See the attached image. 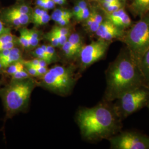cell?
<instances>
[{
	"mask_svg": "<svg viewBox=\"0 0 149 149\" xmlns=\"http://www.w3.org/2000/svg\"><path fill=\"white\" fill-rule=\"evenodd\" d=\"M44 2H45L46 8L47 10L53 9L54 8L55 3L54 2L53 0H44Z\"/></svg>",
	"mask_w": 149,
	"mask_h": 149,
	"instance_id": "obj_34",
	"label": "cell"
},
{
	"mask_svg": "<svg viewBox=\"0 0 149 149\" xmlns=\"http://www.w3.org/2000/svg\"><path fill=\"white\" fill-rule=\"evenodd\" d=\"M111 42L98 39L84 45L79 54L80 64L82 69H85L92 64L102 59L106 55Z\"/></svg>",
	"mask_w": 149,
	"mask_h": 149,
	"instance_id": "obj_7",
	"label": "cell"
},
{
	"mask_svg": "<svg viewBox=\"0 0 149 149\" xmlns=\"http://www.w3.org/2000/svg\"><path fill=\"white\" fill-rule=\"evenodd\" d=\"M107 19L114 25L123 29H126L132 26V20L122 7L117 11L107 15Z\"/></svg>",
	"mask_w": 149,
	"mask_h": 149,
	"instance_id": "obj_9",
	"label": "cell"
},
{
	"mask_svg": "<svg viewBox=\"0 0 149 149\" xmlns=\"http://www.w3.org/2000/svg\"><path fill=\"white\" fill-rule=\"evenodd\" d=\"M77 5L79 6V7H80L81 11L84 10V9H85L86 8H87L88 7L87 3V2H86L85 0H80L77 2Z\"/></svg>",
	"mask_w": 149,
	"mask_h": 149,
	"instance_id": "obj_36",
	"label": "cell"
},
{
	"mask_svg": "<svg viewBox=\"0 0 149 149\" xmlns=\"http://www.w3.org/2000/svg\"><path fill=\"white\" fill-rule=\"evenodd\" d=\"M24 69V65L23 63V61H19L13 64H11L7 68V73L12 76L15 74L17 71Z\"/></svg>",
	"mask_w": 149,
	"mask_h": 149,
	"instance_id": "obj_19",
	"label": "cell"
},
{
	"mask_svg": "<svg viewBox=\"0 0 149 149\" xmlns=\"http://www.w3.org/2000/svg\"><path fill=\"white\" fill-rule=\"evenodd\" d=\"M81 9L80 8V7H79V6L77 5V4L76 5L74 6V9H73V15L75 16V17L76 16H77L81 12Z\"/></svg>",
	"mask_w": 149,
	"mask_h": 149,
	"instance_id": "obj_39",
	"label": "cell"
},
{
	"mask_svg": "<svg viewBox=\"0 0 149 149\" xmlns=\"http://www.w3.org/2000/svg\"><path fill=\"white\" fill-rule=\"evenodd\" d=\"M18 41L23 48H31L30 44L27 39V35L26 33V28H23L20 31V36L18 39Z\"/></svg>",
	"mask_w": 149,
	"mask_h": 149,
	"instance_id": "obj_21",
	"label": "cell"
},
{
	"mask_svg": "<svg viewBox=\"0 0 149 149\" xmlns=\"http://www.w3.org/2000/svg\"><path fill=\"white\" fill-rule=\"evenodd\" d=\"M38 74L39 76H43V75L45 74L48 69H47V67H39L38 66L36 68Z\"/></svg>",
	"mask_w": 149,
	"mask_h": 149,
	"instance_id": "obj_33",
	"label": "cell"
},
{
	"mask_svg": "<svg viewBox=\"0 0 149 149\" xmlns=\"http://www.w3.org/2000/svg\"><path fill=\"white\" fill-rule=\"evenodd\" d=\"M48 13V11L46 10L38 7L33 12L32 14V19L33 22H34L37 20L39 18L45 14Z\"/></svg>",
	"mask_w": 149,
	"mask_h": 149,
	"instance_id": "obj_24",
	"label": "cell"
},
{
	"mask_svg": "<svg viewBox=\"0 0 149 149\" xmlns=\"http://www.w3.org/2000/svg\"><path fill=\"white\" fill-rule=\"evenodd\" d=\"M110 102L83 108L78 113L77 121L81 134L87 140L108 139L122 130L123 120Z\"/></svg>",
	"mask_w": 149,
	"mask_h": 149,
	"instance_id": "obj_2",
	"label": "cell"
},
{
	"mask_svg": "<svg viewBox=\"0 0 149 149\" xmlns=\"http://www.w3.org/2000/svg\"><path fill=\"white\" fill-rule=\"evenodd\" d=\"M1 68H2V66H1V63H0V69H1Z\"/></svg>",
	"mask_w": 149,
	"mask_h": 149,
	"instance_id": "obj_42",
	"label": "cell"
},
{
	"mask_svg": "<svg viewBox=\"0 0 149 149\" xmlns=\"http://www.w3.org/2000/svg\"><path fill=\"white\" fill-rule=\"evenodd\" d=\"M116 101L113 106L118 116L123 120L147 107L149 102V85L142 86L128 91Z\"/></svg>",
	"mask_w": 149,
	"mask_h": 149,
	"instance_id": "obj_4",
	"label": "cell"
},
{
	"mask_svg": "<svg viewBox=\"0 0 149 149\" xmlns=\"http://www.w3.org/2000/svg\"><path fill=\"white\" fill-rule=\"evenodd\" d=\"M132 6L136 14L143 16L149 12V0H134Z\"/></svg>",
	"mask_w": 149,
	"mask_h": 149,
	"instance_id": "obj_14",
	"label": "cell"
},
{
	"mask_svg": "<svg viewBox=\"0 0 149 149\" xmlns=\"http://www.w3.org/2000/svg\"><path fill=\"white\" fill-rule=\"evenodd\" d=\"M68 40L74 48L77 55H79L81 48L84 46L83 41L80 34L76 33L70 34Z\"/></svg>",
	"mask_w": 149,
	"mask_h": 149,
	"instance_id": "obj_16",
	"label": "cell"
},
{
	"mask_svg": "<svg viewBox=\"0 0 149 149\" xmlns=\"http://www.w3.org/2000/svg\"><path fill=\"white\" fill-rule=\"evenodd\" d=\"M33 55L36 58L39 59H42V60H44L47 61L49 64H50L52 61L50 60L49 59L47 55L44 52V51L42 49V48L40 47H38L36 49V50L33 52Z\"/></svg>",
	"mask_w": 149,
	"mask_h": 149,
	"instance_id": "obj_22",
	"label": "cell"
},
{
	"mask_svg": "<svg viewBox=\"0 0 149 149\" xmlns=\"http://www.w3.org/2000/svg\"><path fill=\"white\" fill-rule=\"evenodd\" d=\"M53 29L54 31H55V32L59 33L60 34L63 35L65 36H67L68 37L70 36L69 29L67 28L62 27V26H61V27H54Z\"/></svg>",
	"mask_w": 149,
	"mask_h": 149,
	"instance_id": "obj_30",
	"label": "cell"
},
{
	"mask_svg": "<svg viewBox=\"0 0 149 149\" xmlns=\"http://www.w3.org/2000/svg\"><path fill=\"white\" fill-rule=\"evenodd\" d=\"M90 10L89 8L87 7L84 9V10L81 11L80 13L76 17V19L79 21H85L86 19L88 18V17L90 16L91 14Z\"/></svg>",
	"mask_w": 149,
	"mask_h": 149,
	"instance_id": "obj_26",
	"label": "cell"
},
{
	"mask_svg": "<svg viewBox=\"0 0 149 149\" xmlns=\"http://www.w3.org/2000/svg\"><path fill=\"white\" fill-rule=\"evenodd\" d=\"M43 81L44 84L49 88L59 92H65L69 90L71 87L59 79L55 74L48 70L47 72L43 75Z\"/></svg>",
	"mask_w": 149,
	"mask_h": 149,
	"instance_id": "obj_10",
	"label": "cell"
},
{
	"mask_svg": "<svg viewBox=\"0 0 149 149\" xmlns=\"http://www.w3.org/2000/svg\"><path fill=\"white\" fill-rule=\"evenodd\" d=\"M50 19H51V16H50L48 13L47 14H45L43 16H41L36 21L33 23L37 26H42V25L47 24L48 22L50 21Z\"/></svg>",
	"mask_w": 149,
	"mask_h": 149,
	"instance_id": "obj_25",
	"label": "cell"
},
{
	"mask_svg": "<svg viewBox=\"0 0 149 149\" xmlns=\"http://www.w3.org/2000/svg\"><path fill=\"white\" fill-rule=\"evenodd\" d=\"M12 79L14 80H22L29 79L30 75L28 73L26 70L23 69L17 71L15 74H12Z\"/></svg>",
	"mask_w": 149,
	"mask_h": 149,
	"instance_id": "obj_23",
	"label": "cell"
},
{
	"mask_svg": "<svg viewBox=\"0 0 149 149\" xmlns=\"http://www.w3.org/2000/svg\"><path fill=\"white\" fill-rule=\"evenodd\" d=\"M10 32V29L5 26L3 23L0 20V36L5 34L6 33Z\"/></svg>",
	"mask_w": 149,
	"mask_h": 149,
	"instance_id": "obj_35",
	"label": "cell"
},
{
	"mask_svg": "<svg viewBox=\"0 0 149 149\" xmlns=\"http://www.w3.org/2000/svg\"><path fill=\"white\" fill-rule=\"evenodd\" d=\"M47 38L48 40L51 43V45L54 47H58L60 46L58 38L56 37V36L51 31L47 34Z\"/></svg>",
	"mask_w": 149,
	"mask_h": 149,
	"instance_id": "obj_28",
	"label": "cell"
},
{
	"mask_svg": "<svg viewBox=\"0 0 149 149\" xmlns=\"http://www.w3.org/2000/svg\"><path fill=\"white\" fill-rule=\"evenodd\" d=\"M122 3L121 2L112 3L108 7H107L106 8H105L104 10L106 11L107 14L111 13L117 11L118 10L120 9V8H122Z\"/></svg>",
	"mask_w": 149,
	"mask_h": 149,
	"instance_id": "obj_27",
	"label": "cell"
},
{
	"mask_svg": "<svg viewBox=\"0 0 149 149\" xmlns=\"http://www.w3.org/2000/svg\"><path fill=\"white\" fill-rule=\"evenodd\" d=\"M61 47L65 56L68 58H73L74 56L77 55L74 49L72 47L68 40H67L66 42L61 46Z\"/></svg>",
	"mask_w": 149,
	"mask_h": 149,
	"instance_id": "obj_18",
	"label": "cell"
},
{
	"mask_svg": "<svg viewBox=\"0 0 149 149\" xmlns=\"http://www.w3.org/2000/svg\"><path fill=\"white\" fill-rule=\"evenodd\" d=\"M28 31L33 37L35 39L40 40V37H39L40 36L37 31H36L34 29H28Z\"/></svg>",
	"mask_w": 149,
	"mask_h": 149,
	"instance_id": "obj_37",
	"label": "cell"
},
{
	"mask_svg": "<svg viewBox=\"0 0 149 149\" xmlns=\"http://www.w3.org/2000/svg\"><path fill=\"white\" fill-rule=\"evenodd\" d=\"M15 81L6 89L4 95L6 109L10 112H17L24 107L34 86L32 80L28 79Z\"/></svg>",
	"mask_w": 149,
	"mask_h": 149,
	"instance_id": "obj_5",
	"label": "cell"
},
{
	"mask_svg": "<svg viewBox=\"0 0 149 149\" xmlns=\"http://www.w3.org/2000/svg\"><path fill=\"white\" fill-rule=\"evenodd\" d=\"M120 41L126 45L135 63L138 65L149 49V15L144 16L125 31Z\"/></svg>",
	"mask_w": 149,
	"mask_h": 149,
	"instance_id": "obj_3",
	"label": "cell"
},
{
	"mask_svg": "<svg viewBox=\"0 0 149 149\" xmlns=\"http://www.w3.org/2000/svg\"><path fill=\"white\" fill-rule=\"evenodd\" d=\"M25 66L26 68V71L31 76H34V77L39 76L36 68L31 66H28V65H25Z\"/></svg>",
	"mask_w": 149,
	"mask_h": 149,
	"instance_id": "obj_32",
	"label": "cell"
},
{
	"mask_svg": "<svg viewBox=\"0 0 149 149\" xmlns=\"http://www.w3.org/2000/svg\"><path fill=\"white\" fill-rule=\"evenodd\" d=\"M106 100L116 101L128 91L149 85L127 48L123 49L106 71Z\"/></svg>",
	"mask_w": 149,
	"mask_h": 149,
	"instance_id": "obj_1",
	"label": "cell"
},
{
	"mask_svg": "<svg viewBox=\"0 0 149 149\" xmlns=\"http://www.w3.org/2000/svg\"><path fill=\"white\" fill-rule=\"evenodd\" d=\"M139 68L145 81L149 85V49L142 57Z\"/></svg>",
	"mask_w": 149,
	"mask_h": 149,
	"instance_id": "obj_15",
	"label": "cell"
},
{
	"mask_svg": "<svg viewBox=\"0 0 149 149\" xmlns=\"http://www.w3.org/2000/svg\"><path fill=\"white\" fill-rule=\"evenodd\" d=\"M17 40L13 34L11 32L6 33L5 34L0 36V45L5 44L7 43L17 42Z\"/></svg>",
	"mask_w": 149,
	"mask_h": 149,
	"instance_id": "obj_20",
	"label": "cell"
},
{
	"mask_svg": "<svg viewBox=\"0 0 149 149\" xmlns=\"http://www.w3.org/2000/svg\"><path fill=\"white\" fill-rule=\"evenodd\" d=\"M111 149H149V136L136 131H120L108 139Z\"/></svg>",
	"mask_w": 149,
	"mask_h": 149,
	"instance_id": "obj_6",
	"label": "cell"
},
{
	"mask_svg": "<svg viewBox=\"0 0 149 149\" xmlns=\"http://www.w3.org/2000/svg\"><path fill=\"white\" fill-rule=\"evenodd\" d=\"M147 107H148V109H149V103H148V105H147Z\"/></svg>",
	"mask_w": 149,
	"mask_h": 149,
	"instance_id": "obj_41",
	"label": "cell"
},
{
	"mask_svg": "<svg viewBox=\"0 0 149 149\" xmlns=\"http://www.w3.org/2000/svg\"><path fill=\"white\" fill-rule=\"evenodd\" d=\"M125 32V29L116 26L106 19L102 22L95 34L99 39L111 42L116 39L120 40Z\"/></svg>",
	"mask_w": 149,
	"mask_h": 149,
	"instance_id": "obj_8",
	"label": "cell"
},
{
	"mask_svg": "<svg viewBox=\"0 0 149 149\" xmlns=\"http://www.w3.org/2000/svg\"><path fill=\"white\" fill-rule=\"evenodd\" d=\"M6 21L16 27H21L27 24L32 19V15H17L7 11L5 13Z\"/></svg>",
	"mask_w": 149,
	"mask_h": 149,
	"instance_id": "obj_11",
	"label": "cell"
},
{
	"mask_svg": "<svg viewBox=\"0 0 149 149\" xmlns=\"http://www.w3.org/2000/svg\"><path fill=\"white\" fill-rule=\"evenodd\" d=\"M22 58V56L21 50L19 48L15 47L14 51L12 53L5 58L0 59V63L2 68L7 69L11 64L19 61H21Z\"/></svg>",
	"mask_w": 149,
	"mask_h": 149,
	"instance_id": "obj_13",
	"label": "cell"
},
{
	"mask_svg": "<svg viewBox=\"0 0 149 149\" xmlns=\"http://www.w3.org/2000/svg\"><path fill=\"white\" fill-rule=\"evenodd\" d=\"M53 13L60 16H64V17H69V18H72V17L73 16V13L71 11L66 9H62V8L56 9L54 11Z\"/></svg>",
	"mask_w": 149,
	"mask_h": 149,
	"instance_id": "obj_29",
	"label": "cell"
},
{
	"mask_svg": "<svg viewBox=\"0 0 149 149\" xmlns=\"http://www.w3.org/2000/svg\"><path fill=\"white\" fill-rule=\"evenodd\" d=\"M8 12L17 15H29L31 13V8L27 5H19L15 6L8 9Z\"/></svg>",
	"mask_w": 149,
	"mask_h": 149,
	"instance_id": "obj_17",
	"label": "cell"
},
{
	"mask_svg": "<svg viewBox=\"0 0 149 149\" xmlns=\"http://www.w3.org/2000/svg\"><path fill=\"white\" fill-rule=\"evenodd\" d=\"M48 64L49 63L48 62L44 60H42V59L39 60L38 66L39 67H47Z\"/></svg>",
	"mask_w": 149,
	"mask_h": 149,
	"instance_id": "obj_40",
	"label": "cell"
},
{
	"mask_svg": "<svg viewBox=\"0 0 149 149\" xmlns=\"http://www.w3.org/2000/svg\"><path fill=\"white\" fill-rule=\"evenodd\" d=\"M53 74L57 76L59 79L63 80L67 85L71 87L73 83L72 75L71 71L64 66L56 65L49 70Z\"/></svg>",
	"mask_w": 149,
	"mask_h": 149,
	"instance_id": "obj_12",
	"label": "cell"
},
{
	"mask_svg": "<svg viewBox=\"0 0 149 149\" xmlns=\"http://www.w3.org/2000/svg\"><path fill=\"white\" fill-rule=\"evenodd\" d=\"M36 5H37L38 7L47 10L46 8L44 0H36Z\"/></svg>",
	"mask_w": 149,
	"mask_h": 149,
	"instance_id": "obj_38",
	"label": "cell"
},
{
	"mask_svg": "<svg viewBox=\"0 0 149 149\" xmlns=\"http://www.w3.org/2000/svg\"><path fill=\"white\" fill-rule=\"evenodd\" d=\"M54 48L55 47L52 45H47L48 56L51 61L54 58L55 55V50Z\"/></svg>",
	"mask_w": 149,
	"mask_h": 149,
	"instance_id": "obj_31",
	"label": "cell"
}]
</instances>
